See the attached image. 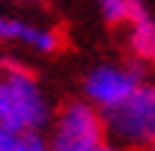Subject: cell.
Masks as SVG:
<instances>
[{
	"label": "cell",
	"mask_w": 155,
	"mask_h": 151,
	"mask_svg": "<svg viewBox=\"0 0 155 151\" xmlns=\"http://www.w3.org/2000/svg\"><path fill=\"white\" fill-rule=\"evenodd\" d=\"M48 145L51 151H119L114 142H107L104 113L84 98L69 101L60 110Z\"/></svg>",
	"instance_id": "obj_2"
},
{
	"label": "cell",
	"mask_w": 155,
	"mask_h": 151,
	"mask_svg": "<svg viewBox=\"0 0 155 151\" xmlns=\"http://www.w3.org/2000/svg\"><path fill=\"white\" fill-rule=\"evenodd\" d=\"M152 151H155V145H152Z\"/></svg>",
	"instance_id": "obj_11"
},
{
	"label": "cell",
	"mask_w": 155,
	"mask_h": 151,
	"mask_svg": "<svg viewBox=\"0 0 155 151\" xmlns=\"http://www.w3.org/2000/svg\"><path fill=\"white\" fill-rule=\"evenodd\" d=\"M104 125L122 145H155V83H143L122 107L104 113Z\"/></svg>",
	"instance_id": "obj_3"
},
{
	"label": "cell",
	"mask_w": 155,
	"mask_h": 151,
	"mask_svg": "<svg viewBox=\"0 0 155 151\" xmlns=\"http://www.w3.org/2000/svg\"><path fill=\"white\" fill-rule=\"evenodd\" d=\"M0 151H51V145L36 131H6V128H0Z\"/></svg>",
	"instance_id": "obj_7"
},
{
	"label": "cell",
	"mask_w": 155,
	"mask_h": 151,
	"mask_svg": "<svg viewBox=\"0 0 155 151\" xmlns=\"http://www.w3.org/2000/svg\"><path fill=\"white\" fill-rule=\"evenodd\" d=\"M0 42H15V45H27L39 54H54L60 48V33L54 27H42V24H30L21 18H9L0 15Z\"/></svg>",
	"instance_id": "obj_5"
},
{
	"label": "cell",
	"mask_w": 155,
	"mask_h": 151,
	"mask_svg": "<svg viewBox=\"0 0 155 151\" xmlns=\"http://www.w3.org/2000/svg\"><path fill=\"white\" fill-rule=\"evenodd\" d=\"M128 48H131V57L137 62L155 65V18L149 15L146 6L128 24Z\"/></svg>",
	"instance_id": "obj_6"
},
{
	"label": "cell",
	"mask_w": 155,
	"mask_h": 151,
	"mask_svg": "<svg viewBox=\"0 0 155 151\" xmlns=\"http://www.w3.org/2000/svg\"><path fill=\"white\" fill-rule=\"evenodd\" d=\"M143 83L146 80H143L137 65L104 62V65H96L87 74V80H84V101H90L101 113H110L116 107H122Z\"/></svg>",
	"instance_id": "obj_4"
},
{
	"label": "cell",
	"mask_w": 155,
	"mask_h": 151,
	"mask_svg": "<svg viewBox=\"0 0 155 151\" xmlns=\"http://www.w3.org/2000/svg\"><path fill=\"white\" fill-rule=\"evenodd\" d=\"M24 3H45V0H24Z\"/></svg>",
	"instance_id": "obj_9"
},
{
	"label": "cell",
	"mask_w": 155,
	"mask_h": 151,
	"mask_svg": "<svg viewBox=\"0 0 155 151\" xmlns=\"http://www.w3.org/2000/svg\"><path fill=\"white\" fill-rule=\"evenodd\" d=\"M0 71H3V62H0Z\"/></svg>",
	"instance_id": "obj_10"
},
{
	"label": "cell",
	"mask_w": 155,
	"mask_h": 151,
	"mask_svg": "<svg viewBox=\"0 0 155 151\" xmlns=\"http://www.w3.org/2000/svg\"><path fill=\"white\" fill-rule=\"evenodd\" d=\"M140 9H143V0H98V12L110 27H122V24L128 27Z\"/></svg>",
	"instance_id": "obj_8"
},
{
	"label": "cell",
	"mask_w": 155,
	"mask_h": 151,
	"mask_svg": "<svg viewBox=\"0 0 155 151\" xmlns=\"http://www.w3.org/2000/svg\"><path fill=\"white\" fill-rule=\"evenodd\" d=\"M51 122V104L36 74L18 62H3L0 71V128L42 131Z\"/></svg>",
	"instance_id": "obj_1"
}]
</instances>
